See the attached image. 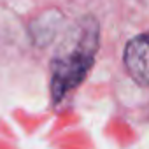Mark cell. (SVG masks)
<instances>
[{"instance_id": "obj_1", "label": "cell", "mask_w": 149, "mask_h": 149, "mask_svg": "<svg viewBox=\"0 0 149 149\" xmlns=\"http://www.w3.org/2000/svg\"><path fill=\"white\" fill-rule=\"evenodd\" d=\"M100 42V30L95 18H83L63 40L51 61V95L60 102L77 88L95 61Z\"/></svg>"}, {"instance_id": "obj_2", "label": "cell", "mask_w": 149, "mask_h": 149, "mask_svg": "<svg viewBox=\"0 0 149 149\" xmlns=\"http://www.w3.org/2000/svg\"><path fill=\"white\" fill-rule=\"evenodd\" d=\"M123 61L137 84L149 86V32L133 37L126 44Z\"/></svg>"}]
</instances>
